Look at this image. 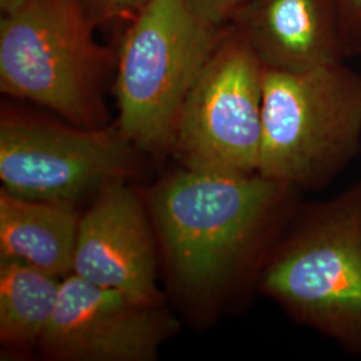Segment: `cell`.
Listing matches in <instances>:
<instances>
[{
  "instance_id": "4fadbf2b",
  "label": "cell",
  "mask_w": 361,
  "mask_h": 361,
  "mask_svg": "<svg viewBox=\"0 0 361 361\" xmlns=\"http://www.w3.org/2000/svg\"><path fill=\"white\" fill-rule=\"evenodd\" d=\"M150 0H79L95 27L123 30L137 18Z\"/></svg>"
},
{
  "instance_id": "5bb4252c",
  "label": "cell",
  "mask_w": 361,
  "mask_h": 361,
  "mask_svg": "<svg viewBox=\"0 0 361 361\" xmlns=\"http://www.w3.org/2000/svg\"><path fill=\"white\" fill-rule=\"evenodd\" d=\"M345 58L361 55V0H334Z\"/></svg>"
},
{
  "instance_id": "2e32d148",
  "label": "cell",
  "mask_w": 361,
  "mask_h": 361,
  "mask_svg": "<svg viewBox=\"0 0 361 361\" xmlns=\"http://www.w3.org/2000/svg\"><path fill=\"white\" fill-rule=\"evenodd\" d=\"M25 1L26 0H0L1 16H6V15L15 13L16 10H19L23 6Z\"/></svg>"
},
{
  "instance_id": "5b68a950",
  "label": "cell",
  "mask_w": 361,
  "mask_h": 361,
  "mask_svg": "<svg viewBox=\"0 0 361 361\" xmlns=\"http://www.w3.org/2000/svg\"><path fill=\"white\" fill-rule=\"evenodd\" d=\"M226 27L207 26L186 0H150L123 30L116 46V122L138 150H171L185 98Z\"/></svg>"
},
{
  "instance_id": "8992f818",
  "label": "cell",
  "mask_w": 361,
  "mask_h": 361,
  "mask_svg": "<svg viewBox=\"0 0 361 361\" xmlns=\"http://www.w3.org/2000/svg\"><path fill=\"white\" fill-rule=\"evenodd\" d=\"M264 66L235 25L216 49L182 104L171 152L182 168L202 173H258Z\"/></svg>"
},
{
  "instance_id": "7a4b0ae2",
  "label": "cell",
  "mask_w": 361,
  "mask_h": 361,
  "mask_svg": "<svg viewBox=\"0 0 361 361\" xmlns=\"http://www.w3.org/2000/svg\"><path fill=\"white\" fill-rule=\"evenodd\" d=\"M257 288L293 322L361 357V178L297 205Z\"/></svg>"
},
{
  "instance_id": "ba28073f",
  "label": "cell",
  "mask_w": 361,
  "mask_h": 361,
  "mask_svg": "<svg viewBox=\"0 0 361 361\" xmlns=\"http://www.w3.org/2000/svg\"><path fill=\"white\" fill-rule=\"evenodd\" d=\"M177 329L161 300H143L68 274L38 349L55 361H153Z\"/></svg>"
},
{
  "instance_id": "8fae6325",
  "label": "cell",
  "mask_w": 361,
  "mask_h": 361,
  "mask_svg": "<svg viewBox=\"0 0 361 361\" xmlns=\"http://www.w3.org/2000/svg\"><path fill=\"white\" fill-rule=\"evenodd\" d=\"M80 214L74 204L28 200L0 190V258L58 279L73 273Z\"/></svg>"
},
{
  "instance_id": "9a60e30c",
  "label": "cell",
  "mask_w": 361,
  "mask_h": 361,
  "mask_svg": "<svg viewBox=\"0 0 361 361\" xmlns=\"http://www.w3.org/2000/svg\"><path fill=\"white\" fill-rule=\"evenodd\" d=\"M247 0H186L192 13L207 26L224 28L234 22Z\"/></svg>"
},
{
  "instance_id": "3957f363",
  "label": "cell",
  "mask_w": 361,
  "mask_h": 361,
  "mask_svg": "<svg viewBox=\"0 0 361 361\" xmlns=\"http://www.w3.org/2000/svg\"><path fill=\"white\" fill-rule=\"evenodd\" d=\"M79 0H26L0 22V90L86 129L109 125L104 92L116 47L104 46Z\"/></svg>"
},
{
  "instance_id": "7c38bea8",
  "label": "cell",
  "mask_w": 361,
  "mask_h": 361,
  "mask_svg": "<svg viewBox=\"0 0 361 361\" xmlns=\"http://www.w3.org/2000/svg\"><path fill=\"white\" fill-rule=\"evenodd\" d=\"M62 279L22 261L0 258V344L38 348L51 324Z\"/></svg>"
},
{
  "instance_id": "30bf717a",
  "label": "cell",
  "mask_w": 361,
  "mask_h": 361,
  "mask_svg": "<svg viewBox=\"0 0 361 361\" xmlns=\"http://www.w3.org/2000/svg\"><path fill=\"white\" fill-rule=\"evenodd\" d=\"M233 25L264 67L301 71L347 59L334 0H247Z\"/></svg>"
},
{
  "instance_id": "277c9868",
  "label": "cell",
  "mask_w": 361,
  "mask_h": 361,
  "mask_svg": "<svg viewBox=\"0 0 361 361\" xmlns=\"http://www.w3.org/2000/svg\"><path fill=\"white\" fill-rule=\"evenodd\" d=\"M361 154V75L337 62L264 67L258 173L296 190H323Z\"/></svg>"
},
{
  "instance_id": "9c48e42d",
  "label": "cell",
  "mask_w": 361,
  "mask_h": 361,
  "mask_svg": "<svg viewBox=\"0 0 361 361\" xmlns=\"http://www.w3.org/2000/svg\"><path fill=\"white\" fill-rule=\"evenodd\" d=\"M152 219L126 182L107 186L80 216L73 273L91 284L159 301Z\"/></svg>"
},
{
  "instance_id": "52a82bcc",
  "label": "cell",
  "mask_w": 361,
  "mask_h": 361,
  "mask_svg": "<svg viewBox=\"0 0 361 361\" xmlns=\"http://www.w3.org/2000/svg\"><path fill=\"white\" fill-rule=\"evenodd\" d=\"M138 150L109 123L86 129L10 106L0 116V180L8 193L77 204L126 182Z\"/></svg>"
},
{
  "instance_id": "6da1fadb",
  "label": "cell",
  "mask_w": 361,
  "mask_h": 361,
  "mask_svg": "<svg viewBox=\"0 0 361 361\" xmlns=\"http://www.w3.org/2000/svg\"><path fill=\"white\" fill-rule=\"evenodd\" d=\"M297 192L259 173L183 168L155 185L146 205L176 292L195 307L212 308L257 285L298 205Z\"/></svg>"
}]
</instances>
